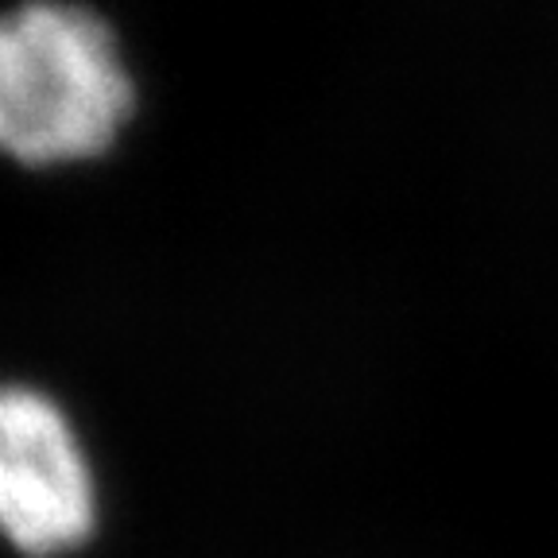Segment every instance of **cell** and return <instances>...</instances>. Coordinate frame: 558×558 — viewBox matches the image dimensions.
I'll return each mask as SVG.
<instances>
[{
  "label": "cell",
  "instance_id": "obj_1",
  "mask_svg": "<svg viewBox=\"0 0 558 558\" xmlns=\"http://www.w3.org/2000/svg\"><path fill=\"white\" fill-rule=\"evenodd\" d=\"M136 82L113 27L74 0L0 12V156L20 167L86 163L113 148Z\"/></svg>",
  "mask_w": 558,
  "mask_h": 558
},
{
  "label": "cell",
  "instance_id": "obj_2",
  "mask_svg": "<svg viewBox=\"0 0 558 558\" xmlns=\"http://www.w3.org/2000/svg\"><path fill=\"white\" fill-rule=\"evenodd\" d=\"M97 527V477L70 415L27 384H0V535L27 558L78 550Z\"/></svg>",
  "mask_w": 558,
  "mask_h": 558
}]
</instances>
